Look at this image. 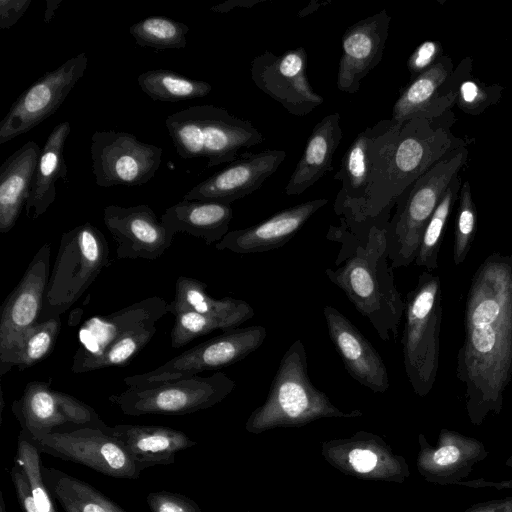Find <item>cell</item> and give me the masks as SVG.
<instances>
[{"instance_id": "b9f144b4", "label": "cell", "mask_w": 512, "mask_h": 512, "mask_svg": "<svg viewBox=\"0 0 512 512\" xmlns=\"http://www.w3.org/2000/svg\"><path fill=\"white\" fill-rule=\"evenodd\" d=\"M151 512H201L192 499L168 491L151 492L147 496Z\"/></svg>"}, {"instance_id": "9a60e30c", "label": "cell", "mask_w": 512, "mask_h": 512, "mask_svg": "<svg viewBox=\"0 0 512 512\" xmlns=\"http://www.w3.org/2000/svg\"><path fill=\"white\" fill-rule=\"evenodd\" d=\"M308 56L303 47L277 56L266 50L251 62V78L265 94L290 114L304 116L324 102L306 75Z\"/></svg>"}, {"instance_id": "ac0fdd59", "label": "cell", "mask_w": 512, "mask_h": 512, "mask_svg": "<svg viewBox=\"0 0 512 512\" xmlns=\"http://www.w3.org/2000/svg\"><path fill=\"white\" fill-rule=\"evenodd\" d=\"M267 330L261 325L234 328L175 356L151 373H178L181 378L233 365L263 344Z\"/></svg>"}, {"instance_id": "5bb4252c", "label": "cell", "mask_w": 512, "mask_h": 512, "mask_svg": "<svg viewBox=\"0 0 512 512\" xmlns=\"http://www.w3.org/2000/svg\"><path fill=\"white\" fill-rule=\"evenodd\" d=\"M473 59L463 58L457 67L442 55L428 70L411 80L400 92L391 119L403 123L413 118L436 119L451 111L461 84L473 77Z\"/></svg>"}, {"instance_id": "ffe728a7", "label": "cell", "mask_w": 512, "mask_h": 512, "mask_svg": "<svg viewBox=\"0 0 512 512\" xmlns=\"http://www.w3.org/2000/svg\"><path fill=\"white\" fill-rule=\"evenodd\" d=\"M390 21L391 16L383 9L345 30L337 73V88L340 91L356 93L363 78L380 63L389 34Z\"/></svg>"}, {"instance_id": "1f68e13d", "label": "cell", "mask_w": 512, "mask_h": 512, "mask_svg": "<svg viewBox=\"0 0 512 512\" xmlns=\"http://www.w3.org/2000/svg\"><path fill=\"white\" fill-rule=\"evenodd\" d=\"M137 82L141 90L155 101L177 102L201 98L212 90L206 81L190 79L166 69L145 71L138 76Z\"/></svg>"}, {"instance_id": "484cf974", "label": "cell", "mask_w": 512, "mask_h": 512, "mask_svg": "<svg viewBox=\"0 0 512 512\" xmlns=\"http://www.w3.org/2000/svg\"><path fill=\"white\" fill-rule=\"evenodd\" d=\"M40 154L39 145L28 141L0 166L1 233H8L14 227L27 203Z\"/></svg>"}, {"instance_id": "2e32d148", "label": "cell", "mask_w": 512, "mask_h": 512, "mask_svg": "<svg viewBox=\"0 0 512 512\" xmlns=\"http://www.w3.org/2000/svg\"><path fill=\"white\" fill-rule=\"evenodd\" d=\"M103 221L117 243V259L156 260L170 247L175 236L146 204L108 205L103 211Z\"/></svg>"}, {"instance_id": "7dc6e473", "label": "cell", "mask_w": 512, "mask_h": 512, "mask_svg": "<svg viewBox=\"0 0 512 512\" xmlns=\"http://www.w3.org/2000/svg\"><path fill=\"white\" fill-rule=\"evenodd\" d=\"M463 512H512V496L475 503Z\"/></svg>"}, {"instance_id": "d590c367", "label": "cell", "mask_w": 512, "mask_h": 512, "mask_svg": "<svg viewBox=\"0 0 512 512\" xmlns=\"http://www.w3.org/2000/svg\"><path fill=\"white\" fill-rule=\"evenodd\" d=\"M60 328V317H53L38 322L26 331L18 345L14 366L24 370L47 357L54 348Z\"/></svg>"}, {"instance_id": "277c9868", "label": "cell", "mask_w": 512, "mask_h": 512, "mask_svg": "<svg viewBox=\"0 0 512 512\" xmlns=\"http://www.w3.org/2000/svg\"><path fill=\"white\" fill-rule=\"evenodd\" d=\"M165 124L177 154L183 159L205 158L207 168L230 163L242 149L264 141L250 121L212 104L174 112Z\"/></svg>"}, {"instance_id": "f1b7e54d", "label": "cell", "mask_w": 512, "mask_h": 512, "mask_svg": "<svg viewBox=\"0 0 512 512\" xmlns=\"http://www.w3.org/2000/svg\"><path fill=\"white\" fill-rule=\"evenodd\" d=\"M11 409L21 425V433L30 440L68 425L60 409L57 390L51 388L50 382H29L22 396L13 401Z\"/></svg>"}, {"instance_id": "8d00e7d4", "label": "cell", "mask_w": 512, "mask_h": 512, "mask_svg": "<svg viewBox=\"0 0 512 512\" xmlns=\"http://www.w3.org/2000/svg\"><path fill=\"white\" fill-rule=\"evenodd\" d=\"M173 315L175 321L171 331L172 348H181L214 330L234 329L244 323L238 318L204 315L193 311H179Z\"/></svg>"}, {"instance_id": "c3c4849f", "label": "cell", "mask_w": 512, "mask_h": 512, "mask_svg": "<svg viewBox=\"0 0 512 512\" xmlns=\"http://www.w3.org/2000/svg\"><path fill=\"white\" fill-rule=\"evenodd\" d=\"M457 485L466 486L468 488H494L497 490L512 489V479L502 480L499 482L478 478L474 480H463Z\"/></svg>"}, {"instance_id": "ab89813d", "label": "cell", "mask_w": 512, "mask_h": 512, "mask_svg": "<svg viewBox=\"0 0 512 512\" xmlns=\"http://www.w3.org/2000/svg\"><path fill=\"white\" fill-rule=\"evenodd\" d=\"M503 90L499 84H486L472 77L461 84L456 105L463 113L480 115L500 100Z\"/></svg>"}, {"instance_id": "52a82bcc", "label": "cell", "mask_w": 512, "mask_h": 512, "mask_svg": "<svg viewBox=\"0 0 512 512\" xmlns=\"http://www.w3.org/2000/svg\"><path fill=\"white\" fill-rule=\"evenodd\" d=\"M442 310L440 277L423 271L405 299L401 340L405 373L420 397L428 395L436 381Z\"/></svg>"}, {"instance_id": "d4e9b609", "label": "cell", "mask_w": 512, "mask_h": 512, "mask_svg": "<svg viewBox=\"0 0 512 512\" xmlns=\"http://www.w3.org/2000/svg\"><path fill=\"white\" fill-rule=\"evenodd\" d=\"M338 112L322 118L307 139L303 154L285 187L287 195H300L332 171L333 156L342 139Z\"/></svg>"}, {"instance_id": "cb8c5ba5", "label": "cell", "mask_w": 512, "mask_h": 512, "mask_svg": "<svg viewBox=\"0 0 512 512\" xmlns=\"http://www.w3.org/2000/svg\"><path fill=\"white\" fill-rule=\"evenodd\" d=\"M110 433L124 446L138 468L171 465L176 454L196 445L183 431L170 427L117 424Z\"/></svg>"}, {"instance_id": "e0dca14e", "label": "cell", "mask_w": 512, "mask_h": 512, "mask_svg": "<svg viewBox=\"0 0 512 512\" xmlns=\"http://www.w3.org/2000/svg\"><path fill=\"white\" fill-rule=\"evenodd\" d=\"M285 158L283 150L242 152L225 168L194 186L183 199L231 204L259 189Z\"/></svg>"}, {"instance_id": "816d5d0a", "label": "cell", "mask_w": 512, "mask_h": 512, "mask_svg": "<svg viewBox=\"0 0 512 512\" xmlns=\"http://www.w3.org/2000/svg\"><path fill=\"white\" fill-rule=\"evenodd\" d=\"M0 500H1V504H0V512H7V510H6V506H5V502H4V498H3V495H2V494H1Z\"/></svg>"}, {"instance_id": "4fadbf2b", "label": "cell", "mask_w": 512, "mask_h": 512, "mask_svg": "<svg viewBox=\"0 0 512 512\" xmlns=\"http://www.w3.org/2000/svg\"><path fill=\"white\" fill-rule=\"evenodd\" d=\"M88 66L83 52L45 73L11 105L0 122V144L33 129L62 105Z\"/></svg>"}, {"instance_id": "9c48e42d", "label": "cell", "mask_w": 512, "mask_h": 512, "mask_svg": "<svg viewBox=\"0 0 512 512\" xmlns=\"http://www.w3.org/2000/svg\"><path fill=\"white\" fill-rule=\"evenodd\" d=\"M235 385L233 379L217 371L206 377L194 375L161 384L128 387L108 399L129 416L185 415L219 403Z\"/></svg>"}, {"instance_id": "d6a6232c", "label": "cell", "mask_w": 512, "mask_h": 512, "mask_svg": "<svg viewBox=\"0 0 512 512\" xmlns=\"http://www.w3.org/2000/svg\"><path fill=\"white\" fill-rule=\"evenodd\" d=\"M461 185V177L457 175L450 183L422 235L417 257L414 262L417 266L424 267L429 272L438 268V254L443 232L454 203L458 199Z\"/></svg>"}, {"instance_id": "ee69618b", "label": "cell", "mask_w": 512, "mask_h": 512, "mask_svg": "<svg viewBox=\"0 0 512 512\" xmlns=\"http://www.w3.org/2000/svg\"><path fill=\"white\" fill-rule=\"evenodd\" d=\"M10 476L23 512H39L29 480L16 461L10 471Z\"/></svg>"}, {"instance_id": "f907efd6", "label": "cell", "mask_w": 512, "mask_h": 512, "mask_svg": "<svg viewBox=\"0 0 512 512\" xmlns=\"http://www.w3.org/2000/svg\"><path fill=\"white\" fill-rule=\"evenodd\" d=\"M62 0H46V10L44 14V23L48 24L54 17L55 12Z\"/></svg>"}, {"instance_id": "d6986e66", "label": "cell", "mask_w": 512, "mask_h": 512, "mask_svg": "<svg viewBox=\"0 0 512 512\" xmlns=\"http://www.w3.org/2000/svg\"><path fill=\"white\" fill-rule=\"evenodd\" d=\"M167 306L164 298L153 296L110 315H95L87 319L78 330L79 347L72 360V371L75 372L83 363L125 335L156 323L168 313Z\"/></svg>"}, {"instance_id": "f6af8a7d", "label": "cell", "mask_w": 512, "mask_h": 512, "mask_svg": "<svg viewBox=\"0 0 512 512\" xmlns=\"http://www.w3.org/2000/svg\"><path fill=\"white\" fill-rule=\"evenodd\" d=\"M32 0H0V28L9 29L24 15Z\"/></svg>"}, {"instance_id": "681fc988", "label": "cell", "mask_w": 512, "mask_h": 512, "mask_svg": "<svg viewBox=\"0 0 512 512\" xmlns=\"http://www.w3.org/2000/svg\"><path fill=\"white\" fill-rule=\"evenodd\" d=\"M259 0H236V1H226L224 3H221L219 5H216L212 8H210L211 11H214V12H220V13H225V12H228L230 11L231 9H233L235 6H239V7H251L253 6L254 4L258 3Z\"/></svg>"}, {"instance_id": "ba28073f", "label": "cell", "mask_w": 512, "mask_h": 512, "mask_svg": "<svg viewBox=\"0 0 512 512\" xmlns=\"http://www.w3.org/2000/svg\"><path fill=\"white\" fill-rule=\"evenodd\" d=\"M108 263V242L97 227L86 222L63 233L40 321L60 317L71 308Z\"/></svg>"}, {"instance_id": "60d3db41", "label": "cell", "mask_w": 512, "mask_h": 512, "mask_svg": "<svg viewBox=\"0 0 512 512\" xmlns=\"http://www.w3.org/2000/svg\"><path fill=\"white\" fill-rule=\"evenodd\" d=\"M57 397L61 412L68 425H72L74 428H95L107 432L111 430V427L107 426L88 404L60 391H57Z\"/></svg>"}, {"instance_id": "7402d4cb", "label": "cell", "mask_w": 512, "mask_h": 512, "mask_svg": "<svg viewBox=\"0 0 512 512\" xmlns=\"http://www.w3.org/2000/svg\"><path fill=\"white\" fill-rule=\"evenodd\" d=\"M323 314L331 342L347 373L373 392H385L390 387L389 374L378 351L335 307L325 305Z\"/></svg>"}, {"instance_id": "5b68a950", "label": "cell", "mask_w": 512, "mask_h": 512, "mask_svg": "<svg viewBox=\"0 0 512 512\" xmlns=\"http://www.w3.org/2000/svg\"><path fill=\"white\" fill-rule=\"evenodd\" d=\"M467 158L466 147L451 151L399 197L385 233L392 269L408 267L415 261L431 216Z\"/></svg>"}, {"instance_id": "bcb514c9", "label": "cell", "mask_w": 512, "mask_h": 512, "mask_svg": "<svg viewBox=\"0 0 512 512\" xmlns=\"http://www.w3.org/2000/svg\"><path fill=\"white\" fill-rule=\"evenodd\" d=\"M349 462L356 471L366 473L375 467L377 457L370 450L354 449L349 453Z\"/></svg>"}, {"instance_id": "836d02e7", "label": "cell", "mask_w": 512, "mask_h": 512, "mask_svg": "<svg viewBox=\"0 0 512 512\" xmlns=\"http://www.w3.org/2000/svg\"><path fill=\"white\" fill-rule=\"evenodd\" d=\"M188 32L189 27L185 23L163 16L144 18L129 28L138 46L158 50L185 48Z\"/></svg>"}, {"instance_id": "7c38bea8", "label": "cell", "mask_w": 512, "mask_h": 512, "mask_svg": "<svg viewBox=\"0 0 512 512\" xmlns=\"http://www.w3.org/2000/svg\"><path fill=\"white\" fill-rule=\"evenodd\" d=\"M110 431L74 428L29 440L42 453L85 465L110 477L138 479L140 469Z\"/></svg>"}, {"instance_id": "f546056e", "label": "cell", "mask_w": 512, "mask_h": 512, "mask_svg": "<svg viewBox=\"0 0 512 512\" xmlns=\"http://www.w3.org/2000/svg\"><path fill=\"white\" fill-rule=\"evenodd\" d=\"M207 284L195 278L179 276L175 295L168 303V312L193 311L204 315L238 318L246 322L254 317L252 306L242 299L224 297L215 299L207 291Z\"/></svg>"}, {"instance_id": "4316f807", "label": "cell", "mask_w": 512, "mask_h": 512, "mask_svg": "<svg viewBox=\"0 0 512 512\" xmlns=\"http://www.w3.org/2000/svg\"><path fill=\"white\" fill-rule=\"evenodd\" d=\"M232 217L231 204L183 199L167 208L160 221L174 234L187 233L211 245L229 232Z\"/></svg>"}, {"instance_id": "e575fe53", "label": "cell", "mask_w": 512, "mask_h": 512, "mask_svg": "<svg viewBox=\"0 0 512 512\" xmlns=\"http://www.w3.org/2000/svg\"><path fill=\"white\" fill-rule=\"evenodd\" d=\"M156 331V323H151L125 335L83 363L74 373L127 365L150 342Z\"/></svg>"}, {"instance_id": "4dcf8cb0", "label": "cell", "mask_w": 512, "mask_h": 512, "mask_svg": "<svg viewBox=\"0 0 512 512\" xmlns=\"http://www.w3.org/2000/svg\"><path fill=\"white\" fill-rule=\"evenodd\" d=\"M44 484L65 512H127L90 484L65 472L41 466Z\"/></svg>"}, {"instance_id": "44dd1931", "label": "cell", "mask_w": 512, "mask_h": 512, "mask_svg": "<svg viewBox=\"0 0 512 512\" xmlns=\"http://www.w3.org/2000/svg\"><path fill=\"white\" fill-rule=\"evenodd\" d=\"M417 465L424 478L440 485H457L467 478L474 466L488 457L482 441L458 431L441 429L435 446L424 435Z\"/></svg>"}, {"instance_id": "8992f818", "label": "cell", "mask_w": 512, "mask_h": 512, "mask_svg": "<svg viewBox=\"0 0 512 512\" xmlns=\"http://www.w3.org/2000/svg\"><path fill=\"white\" fill-rule=\"evenodd\" d=\"M360 414L358 411L345 413L338 410L327 395L312 384L305 347L297 339L282 356L266 401L252 413L247 425L260 430L302 424L319 417Z\"/></svg>"}, {"instance_id": "7a4b0ae2", "label": "cell", "mask_w": 512, "mask_h": 512, "mask_svg": "<svg viewBox=\"0 0 512 512\" xmlns=\"http://www.w3.org/2000/svg\"><path fill=\"white\" fill-rule=\"evenodd\" d=\"M452 111L436 119L413 118L403 123L381 120L371 144V179L359 232L366 244L372 226H387L399 197L451 151L466 147L451 132Z\"/></svg>"}, {"instance_id": "3957f363", "label": "cell", "mask_w": 512, "mask_h": 512, "mask_svg": "<svg viewBox=\"0 0 512 512\" xmlns=\"http://www.w3.org/2000/svg\"><path fill=\"white\" fill-rule=\"evenodd\" d=\"M386 227L372 226L366 244L358 246L335 269H325L327 278L369 320L383 341L397 338L405 309V301L394 283L393 269L388 264Z\"/></svg>"}, {"instance_id": "f35d334b", "label": "cell", "mask_w": 512, "mask_h": 512, "mask_svg": "<svg viewBox=\"0 0 512 512\" xmlns=\"http://www.w3.org/2000/svg\"><path fill=\"white\" fill-rule=\"evenodd\" d=\"M15 461L22 467L29 480L39 512H56L52 496L43 481L40 451L21 432L18 437Z\"/></svg>"}, {"instance_id": "7bdbcfd3", "label": "cell", "mask_w": 512, "mask_h": 512, "mask_svg": "<svg viewBox=\"0 0 512 512\" xmlns=\"http://www.w3.org/2000/svg\"><path fill=\"white\" fill-rule=\"evenodd\" d=\"M442 55L443 48L439 41L427 40L417 46L407 61L410 81L432 67Z\"/></svg>"}, {"instance_id": "6da1fadb", "label": "cell", "mask_w": 512, "mask_h": 512, "mask_svg": "<svg viewBox=\"0 0 512 512\" xmlns=\"http://www.w3.org/2000/svg\"><path fill=\"white\" fill-rule=\"evenodd\" d=\"M456 376L472 424L500 414L512 378V254L493 252L473 275Z\"/></svg>"}, {"instance_id": "30bf717a", "label": "cell", "mask_w": 512, "mask_h": 512, "mask_svg": "<svg viewBox=\"0 0 512 512\" xmlns=\"http://www.w3.org/2000/svg\"><path fill=\"white\" fill-rule=\"evenodd\" d=\"M90 152L95 182L107 188L149 182L160 168L163 150L131 133L106 130L92 134Z\"/></svg>"}, {"instance_id": "603a6c76", "label": "cell", "mask_w": 512, "mask_h": 512, "mask_svg": "<svg viewBox=\"0 0 512 512\" xmlns=\"http://www.w3.org/2000/svg\"><path fill=\"white\" fill-rule=\"evenodd\" d=\"M327 202L326 198L305 201L283 209L265 221L250 227L229 231L221 241L215 244V248L237 254H251L282 247Z\"/></svg>"}, {"instance_id": "f5cc1de1", "label": "cell", "mask_w": 512, "mask_h": 512, "mask_svg": "<svg viewBox=\"0 0 512 512\" xmlns=\"http://www.w3.org/2000/svg\"><path fill=\"white\" fill-rule=\"evenodd\" d=\"M505 465L512 468V455L505 461Z\"/></svg>"}, {"instance_id": "8fae6325", "label": "cell", "mask_w": 512, "mask_h": 512, "mask_svg": "<svg viewBox=\"0 0 512 512\" xmlns=\"http://www.w3.org/2000/svg\"><path fill=\"white\" fill-rule=\"evenodd\" d=\"M51 248L45 243L2 305L0 318V374L14 367L23 335L40 322L49 280Z\"/></svg>"}, {"instance_id": "74e56055", "label": "cell", "mask_w": 512, "mask_h": 512, "mask_svg": "<svg viewBox=\"0 0 512 512\" xmlns=\"http://www.w3.org/2000/svg\"><path fill=\"white\" fill-rule=\"evenodd\" d=\"M458 201L453 245L455 265H460L466 260L477 228V211L468 181L461 185Z\"/></svg>"}, {"instance_id": "83f0119b", "label": "cell", "mask_w": 512, "mask_h": 512, "mask_svg": "<svg viewBox=\"0 0 512 512\" xmlns=\"http://www.w3.org/2000/svg\"><path fill=\"white\" fill-rule=\"evenodd\" d=\"M70 132L68 121L57 124L41 149L30 196L25 205L29 218L37 219L48 210L56 199L57 180L67 177L64 147Z\"/></svg>"}]
</instances>
